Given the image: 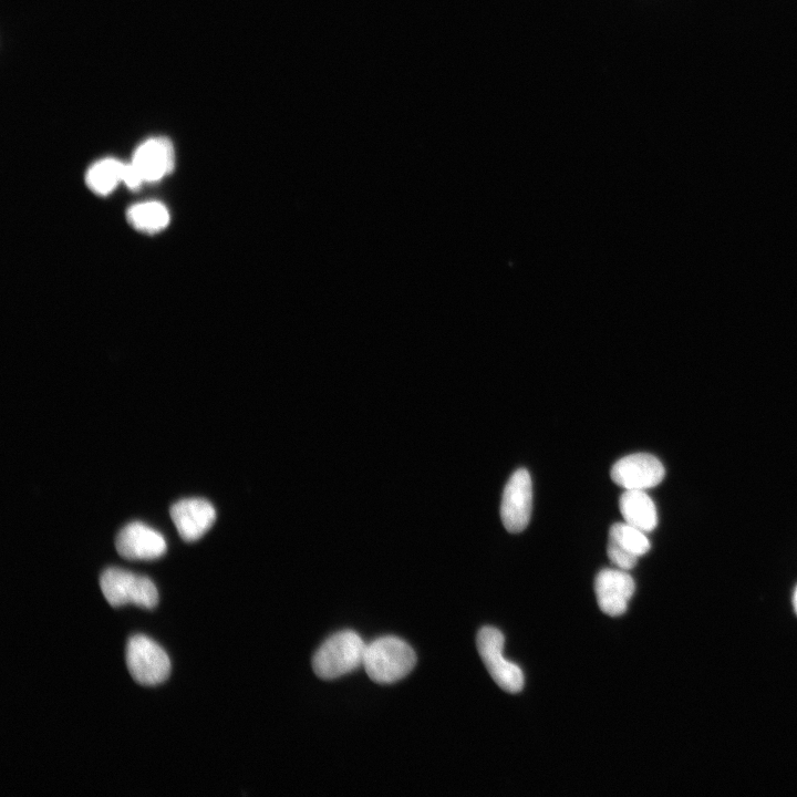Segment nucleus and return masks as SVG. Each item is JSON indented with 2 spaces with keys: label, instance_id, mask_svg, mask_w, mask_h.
Returning <instances> with one entry per match:
<instances>
[{
  "label": "nucleus",
  "instance_id": "1",
  "mask_svg": "<svg viewBox=\"0 0 797 797\" xmlns=\"http://www.w3.org/2000/svg\"><path fill=\"white\" fill-rule=\"evenodd\" d=\"M415 663L416 654L407 642L385 635L366 643L362 666L374 682L390 684L404 679Z\"/></svg>",
  "mask_w": 797,
  "mask_h": 797
},
{
  "label": "nucleus",
  "instance_id": "2",
  "mask_svg": "<svg viewBox=\"0 0 797 797\" xmlns=\"http://www.w3.org/2000/svg\"><path fill=\"white\" fill-rule=\"evenodd\" d=\"M366 643L353 630H341L329 636L312 658L314 673L323 680L345 675L363 665Z\"/></svg>",
  "mask_w": 797,
  "mask_h": 797
},
{
  "label": "nucleus",
  "instance_id": "3",
  "mask_svg": "<svg viewBox=\"0 0 797 797\" xmlns=\"http://www.w3.org/2000/svg\"><path fill=\"white\" fill-rule=\"evenodd\" d=\"M100 586L112 607L132 603L152 609L158 602L157 589L149 578L121 568L105 569L101 575Z\"/></svg>",
  "mask_w": 797,
  "mask_h": 797
},
{
  "label": "nucleus",
  "instance_id": "4",
  "mask_svg": "<svg viewBox=\"0 0 797 797\" xmlns=\"http://www.w3.org/2000/svg\"><path fill=\"white\" fill-rule=\"evenodd\" d=\"M504 641L498 629L484 627L477 634V651L494 682L506 692L518 693L524 687V673L504 656Z\"/></svg>",
  "mask_w": 797,
  "mask_h": 797
},
{
  "label": "nucleus",
  "instance_id": "5",
  "mask_svg": "<svg viewBox=\"0 0 797 797\" xmlns=\"http://www.w3.org/2000/svg\"><path fill=\"white\" fill-rule=\"evenodd\" d=\"M126 664L131 676L142 685H157L170 672L167 653L149 638L136 634L126 645Z\"/></svg>",
  "mask_w": 797,
  "mask_h": 797
},
{
  "label": "nucleus",
  "instance_id": "6",
  "mask_svg": "<svg viewBox=\"0 0 797 797\" xmlns=\"http://www.w3.org/2000/svg\"><path fill=\"white\" fill-rule=\"evenodd\" d=\"M532 507L531 478L527 469H517L508 479L500 503V518L509 532L522 531Z\"/></svg>",
  "mask_w": 797,
  "mask_h": 797
},
{
  "label": "nucleus",
  "instance_id": "7",
  "mask_svg": "<svg viewBox=\"0 0 797 797\" xmlns=\"http://www.w3.org/2000/svg\"><path fill=\"white\" fill-rule=\"evenodd\" d=\"M665 470L653 455L636 453L617 460L610 470L612 480L625 489L645 490L659 485Z\"/></svg>",
  "mask_w": 797,
  "mask_h": 797
},
{
  "label": "nucleus",
  "instance_id": "8",
  "mask_svg": "<svg viewBox=\"0 0 797 797\" xmlns=\"http://www.w3.org/2000/svg\"><path fill=\"white\" fill-rule=\"evenodd\" d=\"M632 577L619 568L602 569L594 579V591L600 610L619 617L627 611L628 602L634 593Z\"/></svg>",
  "mask_w": 797,
  "mask_h": 797
},
{
  "label": "nucleus",
  "instance_id": "9",
  "mask_svg": "<svg viewBox=\"0 0 797 797\" xmlns=\"http://www.w3.org/2000/svg\"><path fill=\"white\" fill-rule=\"evenodd\" d=\"M115 547L120 556L141 560L156 559L167 548L163 535L141 521L124 526L116 536Z\"/></svg>",
  "mask_w": 797,
  "mask_h": 797
},
{
  "label": "nucleus",
  "instance_id": "10",
  "mask_svg": "<svg viewBox=\"0 0 797 797\" xmlns=\"http://www.w3.org/2000/svg\"><path fill=\"white\" fill-rule=\"evenodd\" d=\"M644 531L628 524L615 522L609 531L607 553L611 563L622 570L633 568L640 556L650 550Z\"/></svg>",
  "mask_w": 797,
  "mask_h": 797
},
{
  "label": "nucleus",
  "instance_id": "11",
  "mask_svg": "<svg viewBox=\"0 0 797 797\" xmlns=\"http://www.w3.org/2000/svg\"><path fill=\"white\" fill-rule=\"evenodd\" d=\"M170 518L185 541L199 539L215 522L214 506L203 498H185L170 507Z\"/></svg>",
  "mask_w": 797,
  "mask_h": 797
},
{
  "label": "nucleus",
  "instance_id": "12",
  "mask_svg": "<svg viewBox=\"0 0 797 797\" xmlns=\"http://www.w3.org/2000/svg\"><path fill=\"white\" fill-rule=\"evenodd\" d=\"M131 163L144 182H157L174 168L173 144L162 136L148 138L135 149Z\"/></svg>",
  "mask_w": 797,
  "mask_h": 797
},
{
  "label": "nucleus",
  "instance_id": "13",
  "mask_svg": "<svg viewBox=\"0 0 797 797\" xmlns=\"http://www.w3.org/2000/svg\"><path fill=\"white\" fill-rule=\"evenodd\" d=\"M619 508L625 522L644 532L653 530L658 525L655 505L645 490L625 489L620 497Z\"/></svg>",
  "mask_w": 797,
  "mask_h": 797
},
{
  "label": "nucleus",
  "instance_id": "14",
  "mask_svg": "<svg viewBox=\"0 0 797 797\" xmlns=\"http://www.w3.org/2000/svg\"><path fill=\"white\" fill-rule=\"evenodd\" d=\"M126 217L137 230L148 234L164 229L169 222L167 208L158 201H146L131 206Z\"/></svg>",
  "mask_w": 797,
  "mask_h": 797
},
{
  "label": "nucleus",
  "instance_id": "15",
  "mask_svg": "<svg viewBox=\"0 0 797 797\" xmlns=\"http://www.w3.org/2000/svg\"><path fill=\"white\" fill-rule=\"evenodd\" d=\"M124 163L105 158L94 163L85 175L87 187L95 194L107 195L123 180Z\"/></svg>",
  "mask_w": 797,
  "mask_h": 797
},
{
  "label": "nucleus",
  "instance_id": "16",
  "mask_svg": "<svg viewBox=\"0 0 797 797\" xmlns=\"http://www.w3.org/2000/svg\"><path fill=\"white\" fill-rule=\"evenodd\" d=\"M123 182L131 189H137L144 183L142 176L132 163L124 165Z\"/></svg>",
  "mask_w": 797,
  "mask_h": 797
},
{
  "label": "nucleus",
  "instance_id": "17",
  "mask_svg": "<svg viewBox=\"0 0 797 797\" xmlns=\"http://www.w3.org/2000/svg\"><path fill=\"white\" fill-rule=\"evenodd\" d=\"M793 607H794V610H795V612H796V614H797V587H796V589H795V591H794V596H793Z\"/></svg>",
  "mask_w": 797,
  "mask_h": 797
}]
</instances>
